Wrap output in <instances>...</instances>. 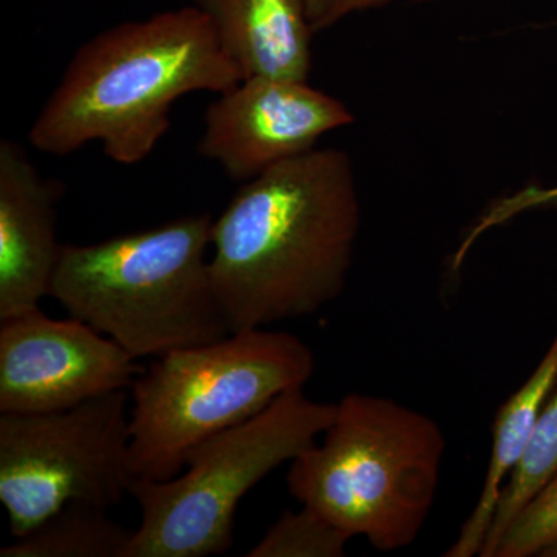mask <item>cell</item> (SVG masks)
Here are the masks:
<instances>
[{
    "mask_svg": "<svg viewBox=\"0 0 557 557\" xmlns=\"http://www.w3.org/2000/svg\"><path fill=\"white\" fill-rule=\"evenodd\" d=\"M359 225L344 150L313 149L242 183L212 223L209 258L231 333L311 317L338 299Z\"/></svg>",
    "mask_w": 557,
    "mask_h": 557,
    "instance_id": "1",
    "label": "cell"
},
{
    "mask_svg": "<svg viewBox=\"0 0 557 557\" xmlns=\"http://www.w3.org/2000/svg\"><path fill=\"white\" fill-rule=\"evenodd\" d=\"M336 403H319L293 388L244 423L205 440L170 480L135 479L129 494L141 522L124 557H207L233 547L242 498L274 469L322 437Z\"/></svg>",
    "mask_w": 557,
    "mask_h": 557,
    "instance_id": "6",
    "label": "cell"
},
{
    "mask_svg": "<svg viewBox=\"0 0 557 557\" xmlns=\"http://www.w3.org/2000/svg\"><path fill=\"white\" fill-rule=\"evenodd\" d=\"M557 542V472L523 505L491 557H533Z\"/></svg>",
    "mask_w": 557,
    "mask_h": 557,
    "instance_id": "16",
    "label": "cell"
},
{
    "mask_svg": "<svg viewBox=\"0 0 557 557\" xmlns=\"http://www.w3.org/2000/svg\"><path fill=\"white\" fill-rule=\"evenodd\" d=\"M0 322V412L75 408L139 375L135 358L79 319L35 309Z\"/></svg>",
    "mask_w": 557,
    "mask_h": 557,
    "instance_id": "8",
    "label": "cell"
},
{
    "mask_svg": "<svg viewBox=\"0 0 557 557\" xmlns=\"http://www.w3.org/2000/svg\"><path fill=\"white\" fill-rule=\"evenodd\" d=\"M61 183L44 178L24 146L0 141V321L39 309L60 262Z\"/></svg>",
    "mask_w": 557,
    "mask_h": 557,
    "instance_id": "10",
    "label": "cell"
},
{
    "mask_svg": "<svg viewBox=\"0 0 557 557\" xmlns=\"http://www.w3.org/2000/svg\"><path fill=\"white\" fill-rule=\"evenodd\" d=\"M203 123L200 156L245 183L317 149L322 135L354 123V113L307 81L248 78L220 94Z\"/></svg>",
    "mask_w": 557,
    "mask_h": 557,
    "instance_id": "9",
    "label": "cell"
},
{
    "mask_svg": "<svg viewBox=\"0 0 557 557\" xmlns=\"http://www.w3.org/2000/svg\"><path fill=\"white\" fill-rule=\"evenodd\" d=\"M109 508L72 502L38 528L0 549V557H124L134 531Z\"/></svg>",
    "mask_w": 557,
    "mask_h": 557,
    "instance_id": "13",
    "label": "cell"
},
{
    "mask_svg": "<svg viewBox=\"0 0 557 557\" xmlns=\"http://www.w3.org/2000/svg\"><path fill=\"white\" fill-rule=\"evenodd\" d=\"M557 384V335L544 358L518 392L498 409L493 428V448L478 504L445 557L482 555L496 518L502 491L525 457L539 413Z\"/></svg>",
    "mask_w": 557,
    "mask_h": 557,
    "instance_id": "12",
    "label": "cell"
},
{
    "mask_svg": "<svg viewBox=\"0 0 557 557\" xmlns=\"http://www.w3.org/2000/svg\"><path fill=\"white\" fill-rule=\"evenodd\" d=\"M209 214L91 245H62L50 296L72 318L115 341L132 358H160L231 333L208 251Z\"/></svg>",
    "mask_w": 557,
    "mask_h": 557,
    "instance_id": "3",
    "label": "cell"
},
{
    "mask_svg": "<svg viewBox=\"0 0 557 557\" xmlns=\"http://www.w3.org/2000/svg\"><path fill=\"white\" fill-rule=\"evenodd\" d=\"M314 368L302 339L263 327L157 358L129 391L132 474L175 478L196 446L304 388Z\"/></svg>",
    "mask_w": 557,
    "mask_h": 557,
    "instance_id": "5",
    "label": "cell"
},
{
    "mask_svg": "<svg viewBox=\"0 0 557 557\" xmlns=\"http://www.w3.org/2000/svg\"><path fill=\"white\" fill-rule=\"evenodd\" d=\"M446 438L434 418L391 398L351 392L335 420L289 461L288 493L379 552L408 548L426 525Z\"/></svg>",
    "mask_w": 557,
    "mask_h": 557,
    "instance_id": "4",
    "label": "cell"
},
{
    "mask_svg": "<svg viewBox=\"0 0 557 557\" xmlns=\"http://www.w3.org/2000/svg\"><path fill=\"white\" fill-rule=\"evenodd\" d=\"M129 391L53 412H0V502L21 537L72 502L110 508L134 483Z\"/></svg>",
    "mask_w": 557,
    "mask_h": 557,
    "instance_id": "7",
    "label": "cell"
},
{
    "mask_svg": "<svg viewBox=\"0 0 557 557\" xmlns=\"http://www.w3.org/2000/svg\"><path fill=\"white\" fill-rule=\"evenodd\" d=\"M530 209H556L557 211V186L555 188H525L512 196L498 200L487 212L479 219L474 228L471 230V236L478 237L493 226L502 225L507 220L530 211Z\"/></svg>",
    "mask_w": 557,
    "mask_h": 557,
    "instance_id": "17",
    "label": "cell"
},
{
    "mask_svg": "<svg viewBox=\"0 0 557 557\" xmlns=\"http://www.w3.org/2000/svg\"><path fill=\"white\" fill-rule=\"evenodd\" d=\"M211 22L240 78L307 81L311 28L306 0H193Z\"/></svg>",
    "mask_w": 557,
    "mask_h": 557,
    "instance_id": "11",
    "label": "cell"
},
{
    "mask_svg": "<svg viewBox=\"0 0 557 557\" xmlns=\"http://www.w3.org/2000/svg\"><path fill=\"white\" fill-rule=\"evenodd\" d=\"M557 472V384L539 413L525 457L502 491L500 500L485 548L480 557H491L498 539L523 505Z\"/></svg>",
    "mask_w": 557,
    "mask_h": 557,
    "instance_id": "14",
    "label": "cell"
},
{
    "mask_svg": "<svg viewBox=\"0 0 557 557\" xmlns=\"http://www.w3.org/2000/svg\"><path fill=\"white\" fill-rule=\"evenodd\" d=\"M539 557H557V542L555 545H552V547L545 549Z\"/></svg>",
    "mask_w": 557,
    "mask_h": 557,
    "instance_id": "19",
    "label": "cell"
},
{
    "mask_svg": "<svg viewBox=\"0 0 557 557\" xmlns=\"http://www.w3.org/2000/svg\"><path fill=\"white\" fill-rule=\"evenodd\" d=\"M240 81L197 7L164 11L83 44L28 139L57 157L98 141L110 160L132 166L170 131L175 101L194 91L220 95Z\"/></svg>",
    "mask_w": 557,
    "mask_h": 557,
    "instance_id": "2",
    "label": "cell"
},
{
    "mask_svg": "<svg viewBox=\"0 0 557 557\" xmlns=\"http://www.w3.org/2000/svg\"><path fill=\"white\" fill-rule=\"evenodd\" d=\"M392 0H306L307 16L313 32L327 30L357 11L384 5Z\"/></svg>",
    "mask_w": 557,
    "mask_h": 557,
    "instance_id": "18",
    "label": "cell"
},
{
    "mask_svg": "<svg viewBox=\"0 0 557 557\" xmlns=\"http://www.w3.org/2000/svg\"><path fill=\"white\" fill-rule=\"evenodd\" d=\"M351 537L313 509L285 511L247 557H343Z\"/></svg>",
    "mask_w": 557,
    "mask_h": 557,
    "instance_id": "15",
    "label": "cell"
}]
</instances>
